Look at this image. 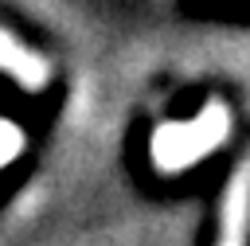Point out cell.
Returning <instances> with one entry per match:
<instances>
[{"instance_id": "6da1fadb", "label": "cell", "mask_w": 250, "mask_h": 246, "mask_svg": "<svg viewBox=\"0 0 250 246\" xmlns=\"http://www.w3.org/2000/svg\"><path fill=\"white\" fill-rule=\"evenodd\" d=\"M227 125H230L227 109L207 105V113L195 117L191 125H164L152 137V156H156L160 168H188L227 137Z\"/></svg>"}, {"instance_id": "7a4b0ae2", "label": "cell", "mask_w": 250, "mask_h": 246, "mask_svg": "<svg viewBox=\"0 0 250 246\" xmlns=\"http://www.w3.org/2000/svg\"><path fill=\"white\" fill-rule=\"evenodd\" d=\"M0 70H8L20 86H27V90H43L47 86V66L27 51V47H20L8 31H0Z\"/></svg>"}, {"instance_id": "3957f363", "label": "cell", "mask_w": 250, "mask_h": 246, "mask_svg": "<svg viewBox=\"0 0 250 246\" xmlns=\"http://www.w3.org/2000/svg\"><path fill=\"white\" fill-rule=\"evenodd\" d=\"M242 199H246V172L238 168L234 180H230V191H227V207H223V215H227L223 246H242V211H246Z\"/></svg>"}, {"instance_id": "277c9868", "label": "cell", "mask_w": 250, "mask_h": 246, "mask_svg": "<svg viewBox=\"0 0 250 246\" xmlns=\"http://www.w3.org/2000/svg\"><path fill=\"white\" fill-rule=\"evenodd\" d=\"M23 148V137H20V129L16 125H8V121H0V168L8 164V160H16V152Z\"/></svg>"}]
</instances>
